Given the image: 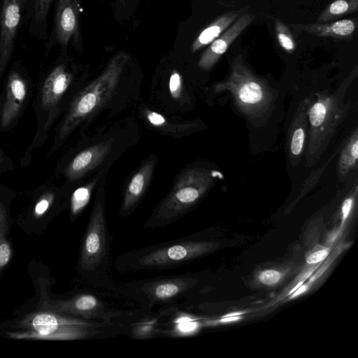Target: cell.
Listing matches in <instances>:
<instances>
[{"instance_id":"cell-1","label":"cell","mask_w":358,"mask_h":358,"mask_svg":"<svg viewBox=\"0 0 358 358\" xmlns=\"http://www.w3.org/2000/svg\"><path fill=\"white\" fill-rule=\"evenodd\" d=\"M128 59L129 55L125 52L117 53L104 71L77 94L59 128V143L66 140L79 124L96 113L113 96Z\"/></svg>"},{"instance_id":"cell-2","label":"cell","mask_w":358,"mask_h":358,"mask_svg":"<svg viewBox=\"0 0 358 358\" xmlns=\"http://www.w3.org/2000/svg\"><path fill=\"white\" fill-rule=\"evenodd\" d=\"M215 178L213 171L205 167L190 166L183 170L145 221L144 228L163 227L181 218L211 187Z\"/></svg>"},{"instance_id":"cell-3","label":"cell","mask_w":358,"mask_h":358,"mask_svg":"<svg viewBox=\"0 0 358 358\" xmlns=\"http://www.w3.org/2000/svg\"><path fill=\"white\" fill-rule=\"evenodd\" d=\"M348 80H345V85ZM344 87H343L342 90ZM342 92V90H341ZM320 92L308 109V139L306 165L311 166L319 159L334 136L338 127L350 110L343 101V93Z\"/></svg>"},{"instance_id":"cell-4","label":"cell","mask_w":358,"mask_h":358,"mask_svg":"<svg viewBox=\"0 0 358 358\" xmlns=\"http://www.w3.org/2000/svg\"><path fill=\"white\" fill-rule=\"evenodd\" d=\"M103 176L97 186L79 262L80 268L92 282L103 280L109 262V236L105 211L106 178Z\"/></svg>"},{"instance_id":"cell-5","label":"cell","mask_w":358,"mask_h":358,"mask_svg":"<svg viewBox=\"0 0 358 358\" xmlns=\"http://www.w3.org/2000/svg\"><path fill=\"white\" fill-rule=\"evenodd\" d=\"M28 331L8 334L15 338L46 340H79L96 337L105 334L113 323L87 320L53 313H38L25 321Z\"/></svg>"},{"instance_id":"cell-6","label":"cell","mask_w":358,"mask_h":358,"mask_svg":"<svg viewBox=\"0 0 358 358\" xmlns=\"http://www.w3.org/2000/svg\"><path fill=\"white\" fill-rule=\"evenodd\" d=\"M214 90L217 93L229 92L240 110L251 117L266 112L273 101V93L267 84L244 64L241 55L233 60L230 74L217 83Z\"/></svg>"},{"instance_id":"cell-7","label":"cell","mask_w":358,"mask_h":358,"mask_svg":"<svg viewBox=\"0 0 358 358\" xmlns=\"http://www.w3.org/2000/svg\"><path fill=\"white\" fill-rule=\"evenodd\" d=\"M33 3L34 0L0 1V74L13 56L21 26L31 17Z\"/></svg>"},{"instance_id":"cell-8","label":"cell","mask_w":358,"mask_h":358,"mask_svg":"<svg viewBox=\"0 0 358 358\" xmlns=\"http://www.w3.org/2000/svg\"><path fill=\"white\" fill-rule=\"evenodd\" d=\"M193 279L185 276L139 281L127 285V291L148 307L159 302H169L189 289Z\"/></svg>"},{"instance_id":"cell-9","label":"cell","mask_w":358,"mask_h":358,"mask_svg":"<svg viewBox=\"0 0 358 358\" xmlns=\"http://www.w3.org/2000/svg\"><path fill=\"white\" fill-rule=\"evenodd\" d=\"M80 0H57L52 30L47 40V50L59 45L77 46L80 38Z\"/></svg>"},{"instance_id":"cell-10","label":"cell","mask_w":358,"mask_h":358,"mask_svg":"<svg viewBox=\"0 0 358 358\" xmlns=\"http://www.w3.org/2000/svg\"><path fill=\"white\" fill-rule=\"evenodd\" d=\"M57 311L83 320L110 323H113L115 317L121 316L120 313L111 310L99 297L90 293L81 294L59 302Z\"/></svg>"},{"instance_id":"cell-11","label":"cell","mask_w":358,"mask_h":358,"mask_svg":"<svg viewBox=\"0 0 358 358\" xmlns=\"http://www.w3.org/2000/svg\"><path fill=\"white\" fill-rule=\"evenodd\" d=\"M114 138L96 143L82 150L69 162L66 168V176L75 181L95 170L112 153Z\"/></svg>"},{"instance_id":"cell-12","label":"cell","mask_w":358,"mask_h":358,"mask_svg":"<svg viewBox=\"0 0 358 358\" xmlns=\"http://www.w3.org/2000/svg\"><path fill=\"white\" fill-rule=\"evenodd\" d=\"M251 13H243L218 38L213 41L202 53L198 61L200 69L208 71L212 69L229 46L242 34L255 19Z\"/></svg>"},{"instance_id":"cell-13","label":"cell","mask_w":358,"mask_h":358,"mask_svg":"<svg viewBox=\"0 0 358 358\" xmlns=\"http://www.w3.org/2000/svg\"><path fill=\"white\" fill-rule=\"evenodd\" d=\"M157 162V157L150 155L133 174L124 189L120 216L129 215L137 207L148 187Z\"/></svg>"},{"instance_id":"cell-14","label":"cell","mask_w":358,"mask_h":358,"mask_svg":"<svg viewBox=\"0 0 358 358\" xmlns=\"http://www.w3.org/2000/svg\"><path fill=\"white\" fill-rule=\"evenodd\" d=\"M312 99H304L299 104L289 125L287 134V149L292 165L299 162L308 136V109Z\"/></svg>"},{"instance_id":"cell-15","label":"cell","mask_w":358,"mask_h":358,"mask_svg":"<svg viewBox=\"0 0 358 358\" xmlns=\"http://www.w3.org/2000/svg\"><path fill=\"white\" fill-rule=\"evenodd\" d=\"M27 83L17 69L9 74L6 86V96L3 106L1 124L8 127L18 115L27 96Z\"/></svg>"},{"instance_id":"cell-16","label":"cell","mask_w":358,"mask_h":358,"mask_svg":"<svg viewBox=\"0 0 358 358\" xmlns=\"http://www.w3.org/2000/svg\"><path fill=\"white\" fill-rule=\"evenodd\" d=\"M297 30L318 37H330L338 40H350L357 31L355 19H342L323 23L293 24Z\"/></svg>"},{"instance_id":"cell-17","label":"cell","mask_w":358,"mask_h":358,"mask_svg":"<svg viewBox=\"0 0 358 358\" xmlns=\"http://www.w3.org/2000/svg\"><path fill=\"white\" fill-rule=\"evenodd\" d=\"M72 80L73 75L64 64H60L55 66L43 85V106L48 108L57 104L69 87Z\"/></svg>"},{"instance_id":"cell-18","label":"cell","mask_w":358,"mask_h":358,"mask_svg":"<svg viewBox=\"0 0 358 358\" xmlns=\"http://www.w3.org/2000/svg\"><path fill=\"white\" fill-rule=\"evenodd\" d=\"M246 10L247 7H243L238 10H231L220 15L200 32L192 44L191 51L195 52L210 44Z\"/></svg>"},{"instance_id":"cell-19","label":"cell","mask_w":358,"mask_h":358,"mask_svg":"<svg viewBox=\"0 0 358 358\" xmlns=\"http://www.w3.org/2000/svg\"><path fill=\"white\" fill-rule=\"evenodd\" d=\"M142 115L148 124L159 131L171 136H185L199 126L196 122H170L162 114L149 109L143 108Z\"/></svg>"},{"instance_id":"cell-20","label":"cell","mask_w":358,"mask_h":358,"mask_svg":"<svg viewBox=\"0 0 358 358\" xmlns=\"http://www.w3.org/2000/svg\"><path fill=\"white\" fill-rule=\"evenodd\" d=\"M53 1L34 0L28 28L29 33L39 40L47 41L48 38V17Z\"/></svg>"},{"instance_id":"cell-21","label":"cell","mask_w":358,"mask_h":358,"mask_svg":"<svg viewBox=\"0 0 358 358\" xmlns=\"http://www.w3.org/2000/svg\"><path fill=\"white\" fill-rule=\"evenodd\" d=\"M358 161V131L355 128L344 144L338 159L337 172L341 180L357 168Z\"/></svg>"},{"instance_id":"cell-22","label":"cell","mask_w":358,"mask_h":358,"mask_svg":"<svg viewBox=\"0 0 358 358\" xmlns=\"http://www.w3.org/2000/svg\"><path fill=\"white\" fill-rule=\"evenodd\" d=\"M101 170L89 182L77 188L71 197V211L73 216L78 215L88 204L93 189L98 186L101 178L105 174Z\"/></svg>"},{"instance_id":"cell-23","label":"cell","mask_w":358,"mask_h":358,"mask_svg":"<svg viewBox=\"0 0 358 358\" xmlns=\"http://www.w3.org/2000/svg\"><path fill=\"white\" fill-rule=\"evenodd\" d=\"M358 10V0H334L319 15L317 23L331 22Z\"/></svg>"},{"instance_id":"cell-24","label":"cell","mask_w":358,"mask_h":358,"mask_svg":"<svg viewBox=\"0 0 358 358\" xmlns=\"http://www.w3.org/2000/svg\"><path fill=\"white\" fill-rule=\"evenodd\" d=\"M275 31L280 46L287 53H293L296 48V43L288 27L280 18L275 19Z\"/></svg>"},{"instance_id":"cell-25","label":"cell","mask_w":358,"mask_h":358,"mask_svg":"<svg viewBox=\"0 0 358 358\" xmlns=\"http://www.w3.org/2000/svg\"><path fill=\"white\" fill-rule=\"evenodd\" d=\"M169 90L173 98L178 99L182 91V80L180 74L174 70L169 79Z\"/></svg>"},{"instance_id":"cell-26","label":"cell","mask_w":358,"mask_h":358,"mask_svg":"<svg viewBox=\"0 0 358 358\" xmlns=\"http://www.w3.org/2000/svg\"><path fill=\"white\" fill-rule=\"evenodd\" d=\"M54 199V194L52 193H48L44 194L36 203L34 207V214L36 216L39 217L43 215L49 208Z\"/></svg>"},{"instance_id":"cell-27","label":"cell","mask_w":358,"mask_h":358,"mask_svg":"<svg viewBox=\"0 0 358 358\" xmlns=\"http://www.w3.org/2000/svg\"><path fill=\"white\" fill-rule=\"evenodd\" d=\"M280 277V273L275 270H266L260 273L259 279L263 284L271 285L275 284Z\"/></svg>"},{"instance_id":"cell-28","label":"cell","mask_w":358,"mask_h":358,"mask_svg":"<svg viewBox=\"0 0 358 358\" xmlns=\"http://www.w3.org/2000/svg\"><path fill=\"white\" fill-rule=\"evenodd\" d=\"M328 248L322 249L310 254L306 259L308 264H315L324 260L329 255Z\"/></svg>"},{"instance_id":"cell-29","label":"cell","mask_w":358,"mask_h":358,"mask_svg":"<svg viewBox=\"0 0 358 358\" xmlns=\"http://www.w3.org/2000/svg\"><path fill=\"white\" fill-rule=\"evenodd\" d=\"M11 250L9 245L3 243L0 244V267L7 264L10 257Z\"/></svg>"},{"instance_id":"cell-30","label":"cell","mask_w":358,"mask_h":358,"mask_svg":"<svg viewBox=\"0 0 358 358\" xmlns=\"http://www.w3.org/2000/svg\"><path fill=\"white\" fill-rule=\"evenodd\" d=\"M354 203V197L352 194L350 196L346 198L343 202L341 206V213H342V222H344L345 220L348 218L352 206Z\"/></svg>"},{"instance_id":"cell-31","label":"cell","mask_w":358,"mask_h":358,"mask_svg":"<svg viewBox=\"0 0 358 358\" xmlns=\"http://www.w3.org/2000/svg\"><path fill=\"white\" fill-rule=\"evenodd\" d=\"M238 319H239L238 316H236V315H234V316H233V315H228V317L222 319L221 322H231V321L237 320Z\"/></svg>"},{"instance_id":"cell-32","label":"cell","mask_w":358,"mask_h":358,"mask_svg":"<svg viewBox=\"0 0 358 358\" xmlns=\"http://www.w3.org/2000/svg\"><path fill=\"white\" fill-rule=\"evenodd\" d=\"M306 289V286L303 285V286L300 287L299 289H297L294 291L292 297H294V296L300 294L301 293L303 292Z\"/></svg>"},{"instance_id":"cell-33","label":"cell","mask_w":358,"mask_h":358,"mask_svg":"<svg viewBox=\"0 0 358 358\" xmlns=\"http://www.w3.org/2000/svg\"><path fill=\"white\" fill-rule=\"evenodd\" d=\"M1 157H2V154H1V152L0 151V159H1Z\"/></svg>"},{"instance_id":"cell-34","label":"cell","mask_w":358,"mask_h":358,"mask_svg":"<svg viewBox=\"0 0 358 358\" xmlns=\"http://www.w3.org/2000/svg\"><path fill=\"white\" fill-rule=\"evenodd\" d=\"M122 1H125L126 0H122Z\"/></svg>"},{"instance_id":"cell-35","label":"cell","mask_w":358,"mask_h":358,"mask_svg":"<svg viewBox=\"0 0 358 358\" xmlns=\"http://www.w3.org/2000/svg\"><path fill=\"white\" fill-rule=\"evenodd\" d=\"M1 1V0H0Z\"/></svg>"}]
</instances>
